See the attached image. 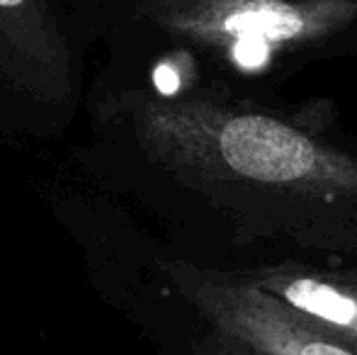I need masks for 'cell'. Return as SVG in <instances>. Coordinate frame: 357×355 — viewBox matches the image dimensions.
<instances>
[{
	"label": "cell",
	"mask_w": 357,
	"mask_h": 355,
	"mask_svg": "<svg viewBox=\"0 0 357 355\" xmlns=\"http://www.w3.org/2000/svg\"><path fill=\"white\" fill-rule=\"evenodd\" d=\"M175 280L212 317L219 328L260 355H357L343 341L314 328V319L275 294L248 285H226L175 268Z\"/></svg>",
	"instance_id": "cell-1"
},
{
	"label": "cell",
	"mask_w": 357,
	"mask_h": 355,
	"mask_svg": "<svg viewBox=\"0 0 357 355\" xmlns=\"http://www.w3.org/2000/svg\"><path fill=\"white\" fill-rule=\"evenodd\" d=\"M0 73L42 103L71 98V54L47 0H0Z\"/></svg>",
	"instance_id": "cell-2"
},
{
	"label": "cell",
	"mask_w": 357,
	"mask_h": 355,
	"mask_svg": "<svg viewBox=\"0 0 357 355\" xmlns=\"http://www.w3.org/2000/svg\"><path fill=\"white\" fill-rule=\"evenodd\" d=\"M265 287L278 292L275 297L324 324L326 328L345 331L350 338H357V294H348L314 278H270Z\"/></svg>",
	"instance_id": "cell-3"
},
{
	"label": "cell",
	"mask_w": 357,
	"mask_h": 355,
	"mask_svg": "<svg viewBox=\"0 0 357 355\" xmlns=\"http://www.w3.org/2000/svg\"><path fill=\"white\" fill-rule=\"evenodd\" d=\"M231 49H234V59L243 68L263 66L270 56V44H263V42H236Z\"/></svg>",
	"instance_id": "cell-4"
}]
</instances>
